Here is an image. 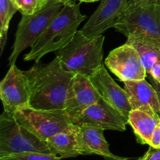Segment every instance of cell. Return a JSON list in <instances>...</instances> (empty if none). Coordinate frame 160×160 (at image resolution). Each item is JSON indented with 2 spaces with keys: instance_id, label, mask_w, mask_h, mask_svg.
Returning <instances> with one entry per match:
<instances>
[{
  "instance_id": "6da1fadb",
  "label": "cell",
  "mask_w": 160,
  "mask_h": 160,
  "mask_svg": "<svg viewBox=\"0 0 160 160\" xmlns=\"http://www.w3.org/2000/svg\"><path fill=\"white\" fill-rule=\"evenodd\" d=\"M30 88V107L64 109L73 73L64 70L57 56L48 63L36 62L25 71Z\"/></svg>"
},
{
  "instance_id": "7a4b0ae2",
  "label": "cell",
  "mask_w": 160,
  "mask_h": 160,
  "mask_svg": "<svg viewBox=\"0 0 160 160\" xmlns=\"http://www.w3.org/2000/svg\"><path fill=\"white\" fill-rule=\"evenodd\" d=\"M79 3L65 4L34 43L24 61H38L49 52H56L67 46L78 32V27L87 18L81 12Z\"/></svg>"
},
{
  "instance_id": "3957f363",
  "label": "cell",
  "mask_w": 160,
  "mask_h": 160,
  "mask_svg": "<svg viewBox=\"0 0 160 160\" xmlns=\"http://www.w3.org/2000/svg\"><path fill=\"white\" fill-rule=\"evenodd\" d=\"M104 41L102 34L88 38L78 30L67 46L56 52V56L67 72L90 77L103 64Z\"/></svg>"
},
{
  "instance_id": "277c9868",
  "label": "cell",
  "mask_w": 160,
  "mask_h": 160,
  "mask_svg": "<svg viewBox=\"0 0 160 160\" xmlns=\"http://www.w3.org/2000/svg\"><path fill=\"white\" fill-rule=\"evenodd\" d=\"M63 6V3L59 0H48L47 4L35 13L22 15L17 26L12 52L9 57V66L15 64L23 50L34 45Z\"/></svg>"
},
{
  "instance_id": "5b68a950",
  "label": "cell",
  "mask_w": 160,
  "mask_h": 160,
  "mask_svg": "<svg viewBox=\"0 0 160 160\" xmlns=\"http://www.w3.org/2000/svg\"><path fill=\"white\" fill-rule=\"evenodd\" d=\"M114 28L127 38H139L160 45V5L129 6Z\"/></svg>"
},
{
  "instance_id": "8992f818",
  "label": "cell",
  "mask_w": 160,
  "mask_h": 160,
  "mask_svg": "<svg viewBox=\"0 0 160 160\" xmlns=\"http://www.w3.org/2000/svg\"><path fill=\"white\" fill-rule=\"evenodd\" d=\"M23 152L52 154L46 142L20 124L12 114L3 112L0 117V158Z\"/></svg>"
},
{
  "instance_id": "52a82bcc",
  "label": "cell",
  "mask_w": 160,
  "mask_h": 160,
  "mask_svg": "<svg viewBox=\"0 0 160 160\" xmlns=\"http://www.w3.org/2000/svg\"><path fill=\"white\" fill-rule=\"evenodd\" d=\"M12 115L20 124L45 142L56 134L70 129L73 125L64 109L46 110L29 106Z\"/></svg>"
},
{
  "instance_id": "ba28073f",
  "label": "cell",
  "mask_w": 160,
  "mask_h": 160,
  "mask_svg": "<svg viewBox=\"0 0 160 160\" xmlns=\"http://www.w3.org/2000/svg\"><path fill=\"white\" fill-rule=\"evenodd\" d=\"M30 88L25 71L15 64L11 65L0 83V98L3 112L14 114L20 109L30 106Z\"/></svg>"
},
{
  "instance_id": "9c48e42d",
  "label": "cell",
  "mask_w": 160,
  "mask_h": 160,
  "mask_svg": "<svg viewBox=\"0 0 160 160\" xmlns=\"http://www.w3.org/2000/svg\"><path fill=\"white\" fill-rule=\"evenodd\" d=\"M105 64L122 82L140 81L145 79L147 76L138 52L127 42L112 50L105 60Z\"/></svg>"
},
{
  "instance_id": "30bf717a",
  "label": "cell",
  "mask_w": 160,
  "mask_h": 160,
  "mask_svg": "<svg viewBox=\"0 0 160 160\" xmlns=\"http://www.w3.org/2000/svg\"><path fill=\"white\" fill-rule=\"evenodd\" d=\"M73 124L88 125L105 130L125 131L128 120L121 112L101 97L73 120Z\"/></svg>"
},
{
  "instance_id": "8fae6325",
  "label": "cell",
  "mask_w": 160,
  "mask_h": 160,
  "mask_svg": "<svg viewBox=\"0 0 160 160\" xmlns=\"http://www.w3.org/2000/svg\"><path fill=\"white\" fill-rule=\"evenodd\" d=\"M127 6L128 0H101L99 6L80 31L88 38L101 35L120 21Z\"/></svg>"
},
{
  "instance_id": "7c38bea8",
  "label": "cell",
  "mask_w": 160,
  "mask_h": 160,
  "mask_svg": "<svg viewBox=\"0 0 160 160\" xmlns=\"http://www.w3.org/2000/svg\"><path fill=\"white\" fill-rule=\"evenodd\" d=\"M100 98L101 95L93 85L90 78L77 73L73 75L70 82L64 110L73 121L84 109L95 104Z\"/></svg>"
},
{
  "instance_id": "4fadbf2b",
  "label": "cell",
  "mask_w": 160,
  "mask_h": 160,
  "mask_svg": "<svg viewBox=\"0 0 160 160\" xmlns=\"http://www.w3.org/2000/svg\"><path fill=\"white\" fill-rule=\"evenodd\" d=\"M89 78L102 98L128 119L132 110L129 97L125 89L120 88L112 79L104 65L102 64Z\"/></svg>"
},
{
  "instance_id": "5bb4252c",
  "label": "cell",
  "mask_w": 160,
  "mask_h": 160,
  "mask_svg": "<svg viewBox=\"0 0 160 160\" xmlns=\"http://www.w3.org/2000/svg\"><path fill=\"white\" fill-rule=\"evenodd\" d=\"M104 130L88 125H77L78 150L80 155H98L105 159H122L110 152Z\"/></svg>"
},
{
  "instance_id": "9a60e30c",
  "label": "cell",
  "mask_w": 160,
  "mask_h": 160,
  "mask_svg": "<svg viewBox=\"0 0 160 160\" xmlns=\"http://www.w3.org/2000/svg\"><path fill=\"white\" fill-rule=\"evenodd\" d=\"M132 109H142L160 113L159 96L153 85L145 79L123 82Z\"/></svg>"
},
{
  "instance_id": "2e32d148",
  "label": "cell",
  "mask_w": 160,
  "mask_h": 160,
  "mask_svg": "<svg viewBox=\"0 0 160 160\" xmlns=\"http://www.w3.org/2000/svg\"><path fill=\"white\" fill-rule=\"evenodd\" d=\"M128 120V124L134 131L137 142L142 145H149L153 132L160 124L159 114L138 109L131 111Z\"/></svg>"
},
{
  "instance_id": "e0dca14e",
  "label": "cell",
  "mask_w": 160,
  "mask_h": 160,
  "mask_svg": "<svg viewBox=\"0 0 160 160\" xmlns=\"http://www.w3.org/2000/svg\"><path fill=\"white\" fill-rule=\"evenodd\" d=\"M50 152L60 159L74 158L80 156L78 150L77 125L70 129L59 133L46 142Z\"/></svg>"
},
{
  "instance_id": "ac0fdd59",
  "label": "cell",
  "mask_w": 160,
  "mask_h": 160,
  "mask_svg": "<svg viewBox=\"0 0 160 160\" xmlns=\"http://www.w3.org/2000/svg\"><path fill=\"white\" fill-rule=\"evenodd\" d=\"M127 43L137 50L147 74L156 64L160 62V45L158 44L135 37L127 38Z\"/></svg>"
},
{
  "instance_id": "d6986e66",
  "label": "cell",
  "mask_w": 160,
  "mask_h": 160,
  "mask_svg": "<svg viewBox=\"0 0 160 160\" xmlns=\"http://www.w3.org/2000/svg\"><path fill=\"white\" fill-rule=\"evenodd\" d=\"M18 8L13 0H0V48L2 52L7 40L9 23Z\"/></svg>"
},
{
  "instance_id": "ffe728a7",
  "label": "cell",
  "mask_w": 160,
  "mask_h": 160,
  "mask_svg": "<svg viewBox=\"0 0 160 160\" xmlns=\"http://www.w3.org/2000/svg\"><path fill=\"white\" fill-rule=\"evenodd\" d=\"M22 15H31L42 9L48 0H13Z\"/></svg>"
},
{
  "instance_id": "44dd1931",
  "label": "cell",
  "mask_w": 160,
  "mask_h": 160,
  "mask_svg": "<svg viewBox=\"0 0 160 160\" xmlns=\"http://www.w3.org/2000/svg\"><path fill=\"white\" fill-rule=\"evenodd\" d=\"M0 160H61V159L53 154L42 152H23L2 157L0 158Z\"/></svg>"
},
{
  "instance_id": "7402d4cb",
  "label": "cell",
  "mask_w": 160,
  "mask_h": 160,
  "mask_svg": "<svg viewBox=\"0 0 160 160\" xmlns=\"http://www.w3.org/2000/svg\"><path fill=\"white\" fill-rule=\"evenodd\" d=\"M142 160H160V148L149 146L147 152L142 157Z\"/></svg>"
},
{
  "instance_id": "603a6c76",
  "label": "cell",
  "mask_w": 160,
  "mask_h": 160,
  "mask_svg": "<svg viewBox=\"0 0 160 160\" xmlns=\"http://www.w3.org/2000/svg\"><path fill=\"white\" fill-rule=\"evenodd\" d=\"M148 145L156 148H160V124L153 132Z\"/></svg>"
},
{
  "instance_id": "cb8c5ba5",
  "label": "cell",
  "mask_w": 160,
  "mask_h": 160,
  "mask_svg": "<svg viewBox=\"0 0 160 160\" xmlns=\"http://www.w3.org/2000/svg\"><path fill=\"white\" fill-rule=\"evenodd\" d=\"M143 4H158L160 5V0H128L127 8L131 6Z\"/></svg>"
},
{
  "instance_id": "d4e9b609",
  "label": "cell",
  "mask_w": 160,
  "mask_h": 160,
  "mask_svg": "<svg viewBox=\"0 0 160 160\" xmlns=\"http://www.w3.org/2000/svg\"><path fill=\"white\" fill-rule=\"evenodd\" d=\"M150 76V78H152L156 82L159 83L160 84V62L156 64L151 69V70L149 71V73H148Z\"/></svg>"
},
{
  "instance_id": "484cf974",
  "label": "cell",
  "mask_w": 160,
  "mask_h": 160,
  "mask_svg": "<svg viewBox=\"0 0 160 160\" xmlns=\"http://www.w3.org/2000/svg\"><path fill=\"white\" fill-rule=\"evenodd\" d=\"M149 80H150V81H151V84H152L153 87H154L155 89H156V92H157L158 96H159V102H160V84H159V83L156 82V81H155L154 80H153L152 78H149Z\"/></svg>"
},
{
  "instance_id": "4316f807",
  "label": "cell",
  "mask_w": 160,
  "mask_h": 160,
  "mask_svg": "<svg viewBox=\"0 0 160 160\" xmlns=\"http://www.w3.org/2000/svg\"><path fill=\"white\" fill-rule=\"evenodd\" d=\"M106 160H142V157L136 158V159H130V158H124L123 157L122 159H106Z\"/></svg>"
},
{
  "instance_id": "83f0119b",
  "label": "cell",
  "mask_w": 160,
  "mask_h": 160,
  "mask_svg": "<svg viewBox=\"0 0 160 160\" xmlns=\"http://www.w3.org/2000/svg\"><path fill=\"white\" fill-rule=\"evenodd\" d=\"M59 1L61 2H62L64 5H65V4H68V3L74 2L75 0H59Z\"/></svg>"
},
{
  "instance_id": "f1b7e54d",
  "label": "cell",
  "mask_w": 160,
  "mask_h": 160,
  "mask_svg": "<svg viewBox=\"0 0 160 160\" xmlns=\"http://www.w3.org/2000/svg\"><path fill=\"white\" fill-rule=\"evenodd\" d=\"M78 1H80V2H94L99 0H78Z\"/></svg>"
},
{
  "instance_id": "f546056e",
  "label": "cell",
  "mask_w": 160,
  "mask_h": 160,
  "mask_svg": "<svg viewBox=\"0 0 160 160\" xmlns=\"http://www.w3.org/2000/svg\"><path fill=\"white\" fill-rule=\"evenodd\" d=\"M159 117H160V113H159Z\"/></svg>"
}]
</instances>
